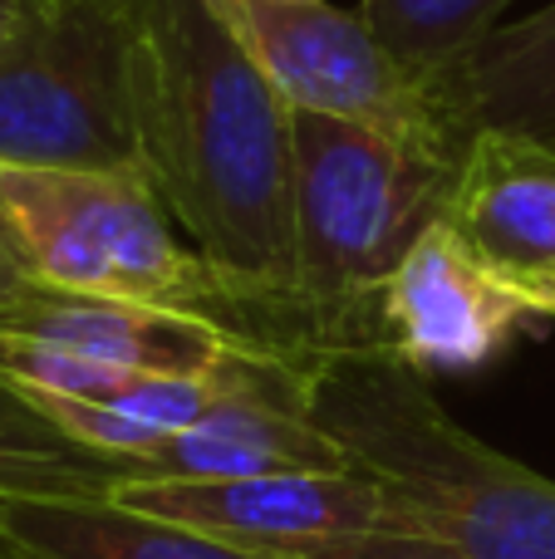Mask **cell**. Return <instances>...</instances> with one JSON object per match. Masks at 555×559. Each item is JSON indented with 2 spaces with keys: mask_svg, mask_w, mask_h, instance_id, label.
<instances>
[{
  "mask_svg": "<svg viewBox=\"0 0 555 559\" xmlns=\"http://www.w3.org/2000/svg\"><path fill=\"white\" fill-rule=\"evenodd\" d=\"M25 289H29V280L20 275L10 261H5V251H0V309H5V305H15V299L25 295Z\"/></svg>",
  "mask_w": 555,
  "mask_h": 559,
  "instance_id": "d6986e66",
  "label": "cell"
},
{
  "mask_svg": "<svg viewBox=\"0 0 555 559\" xmlns=\"http://www.w3.org/2000/svg\"><path fill=\"white\" fill-rule=\"evenodd\" d=\"M448 226L527 285L555 271V147L507 128H472L448 197Z\"/></svg>",
  "mask_w": 555,
  "mask_h": 559,
  "instance_id": "8fae6325",
  "label": "cell"
},
{
  "mask_svg": "<svg viewBox=\"0 0 555 559\" xmlns=\"http://www.w3.org/2000/svg\"><path fill=\"white\" fill-rule=\"evenodd\" d=\"M310 407L383 491L399 531L448 559H555V481L472 437L389 348L315 354Z\"/></svg>",
  "mask_w": 555,
  "mask_h": 559,
  "instance_id": "7a4b0ae2",
  "label": "cell"
},
{
  "mask_svg": "<svg viewBox=\"0 0 555 559\" xmlns=\"http://www.w3.org/2000/svg\"><path fill=\"white\" fill-rule=\"evenodd\" d=\"M0 559H25V555H20V550H15V545H10V540H5V535H0Z\"/></svg>",
  "mask_w": 555,
  "mask_h": 559,
  "instance_id": "ffe728a7",
  "label": "cell"
},
{
  "mask_svg": "<svg viewBox=\"0 0 555 559\" xmlns=\"http://www.w3.org/2000/svg\"><path fill=\"white\" fill-rule=\"evenodd\" d=\"M521 295H527V305L536 309L541 319H555V271L541 275V280H527V285H517Z\"/></svg>",
  "mask_w": 555,
  "mask_h": 559,
  "instance_id": "ac0fdd59",
  "label": "cell"
},
{
  "mask_svg": "<svg viewBox=\"0 0 555 559\" xmlns=\"http://www.w3.org/2000/svg\"><path fill=\"white\" fill-rule=\"evenodd\" d=\"M123 476L114 456L88 452L20 383L0 373V501L20 496H108Z\"/></svg>",
  "mask_w": 555,
  "mask_h": 559,
  "instance_id": "9a60e30c",
  "label": "cell"
},
{
  "mask_svg": "<svg viewBox=\"0 0 555 559\" xmlns=\"http://www.w3.org/2000/svg\"><path fill=\"white\" fill-rule=\"evenodd\" d=\"M206 5L295 114L344 118L462 157L468 128L452 114L448 94L409 74L379 45L359 10H340L330 0H206Z\"/></svg>",
  "mask_w": 555,
  "mask_h": 559,
  "instance_id": "8992f818",
  "label": "cell"
},
{
  "mask_svg": "<svg viewBox=\"0 0 555 559\" xmlns=\"http://www.w3.org/2000/svg\"><path fill=\"white\" fill-rule=\"evenodd\" d=\"M511 0H364L359 15L409 74L448 94ZM452 104V98H448ZM458 114V108H452Z\"/></svg>",
  "mask_w": 555,
  "mask_h": 559,
  "instance_id": "2e32d148",
  "label": "cell"
},
{
  "mask_svg": "<svg viewBox=\"0 0 555 559\" xmlns=\"http://www.w3.org/2000/svg\"><path fill=\"white\" fill-rule=\"evenodd\" d=\"M0 251L29 285L182 309L291 354L281 314L187 246L143 173L0 167Z\"/></svg>",
  "mask_w": 555,
  "mask_h": 559,
  "instance_id": "277c9868",
  "label": "cell"
},
{
  "mask_svg": "<svg viewBox=\"0 0 555 559\" xmlns=\"http://www.w3.org/2000/svg\"><path fill=\"white\" fill-rule=\"evenodd\" d=\"M29 15H35V0H0V55L20 39V29L29 25Z\"/></svg>",
  "mask_w": 555,
  "mask_h": 559,
  "instance_id": "e0dca14e",
  "label": "cell"
},
{
  "mask_svg": "<svg viewBox=\"0 0 555 559\" xmlns=\"http://www.w3.org/2000/svg\"><path fill=\"white\" fill-rule=\"evenodd\" d=\"M251 344L202 314L45 285L0 309V373L39 397H104L138 373H206Z\"/></svg>",
  "mask_w": 555,
  "mask_h": 559,
  "instance_id": "52a82bcc",
  "label": "cell"
},
{
  "mask_svg": "<svg viewBox=\"0 0 555 559\" xmlns=\"http://www.w3.org/2000/svg\"><path fill=\"white\" fill-rule=\"evenodd\" d=\"M458 153L295 114V319L305 358L383 348L379 295L448 216Z\"/></svg>",
  "mask_w": 555,
  "mask_h": 559,
  "instance_id": "3957f363",
  "label": "cell"
},
{
  "mask_svg": "<svg viewBox=\"0 0 555 559\" xmlns=\"http://www.w3.org/2000/svg\"><path fill=\"white\" fill-rule=\"evenodd\" d=\"M133 20L138 0H35L0 55V167L143 173Z\"/></svg>",
  "mask_w": 555,
  "mask_h": 559,
  "instance_id": "5b68a950",
  "label": "cell"
},
{
  "mask_svg": "<svg viewBox=\"0 0 555 559\" xmlns=\"http://www.w3.org/2000/svg\"><path fill=\"white\" fill-rule=\"evenodd\" d=\"M0 535L25 559H285L216 540L163 515L128 511L108 496L0 501Z\"/></svg>",
  "mask_w": 555,
  "mask_h": 559,
  "instance_id": "7c38bea8",
  "label": "cell"
},
{
  "mask_svg": "<svg viewBox=\"0 0 555 559\" xmlns=\"http://www.w3.org/2000/svg\"><path fill=\"white\" fill-rule=\"evenodd\" d=\"M265 348V344H251ZM251 348L232 354L226 364L206 368V373H138L123 388L104 397H39L29 393L74 442L88 452L114 456V462H133L143 452H157L163 442L182 437L192 423H202L232 388V373Z\"/></svg>",
  "mask_w": 555,
  "mask_h": 559,
  "instance_id": "4fadbf2b",
  "label": "cell"
},
{
  "mask_svg": "<svg viewBox=\"0 0 555 559\" xmlns=\"http://www.w3.org/2000/svg\"><path fill=\"white\" fill-rule=\"evenodd\" d=\"M462 128H507L555 147V0L497 25L448 88Z\"/></svg>",
  "mask_w": 555,
  "mask_h": 559,
  "instance_id": "5bb4252c",
  "label": "cell"
},
{
  "mask_svg": "<svg viewBox=\"0 0 555 559\" xmlns=\"http://www.w3.org/2000/svg\"><path fill=\"white\" fill-rule=\"evenodd\" d=\"M118 481H216L271 472H354L340 437L310 407V368L300 354L251 348L236 364L226 397L182 437L118 462Z\"/></svg>",
  "mask_w": 555,
  "mask_h": 559,
  "instance_id": "9c48e42d",
  "label": "cell"
},
{
  "mask_svg": "<svg viewBox=\"0 0 555 559\" xmlns=\"http://www.w3.org/2000/svg\"><path fill=\"white\" fill-rule=\"evenodd\" d=\"M108 501L285 559H364L399 535L364 472H271L216 481H118Z\"/></svg>",
  "mask_w": 555,
  "mask_h": 559,
  "instance_id": "ba28073f",
  "label": "cell"
},
{
  "mask_svg": "<svg viewBox=\"0 0 555 559\" xmlns=\"http://www.w3.org/2000/svg\"><path fill=\"white\" fill-rule=\"evenodd\" d=\"M531 319L541 314L527 305V295L492 271L452 231L448 216L423 231L379 295L383 348L423 378L492 364Z\"/></svg>",
  "mask_w": 555,
  "mask_h": 559,
  "instance_id": "30bf717a",
  "label": "cell"
},
{
  "mask_svg": "<svg viewBox=\"0 0 555 559\" xmlns=\"http://www.w3.org/2000/svg\"><path fill=\"white\" fill-rule=\"evenodd\" d=\"M138 167L182 236L241 289L295 319V108L206 0H138Z\"/></svg>",
  "mask_w": 555,
  "mask_h": 559,
  "instance_id": "6da1fadb",
  "label": "cell"
}]
</instances>
